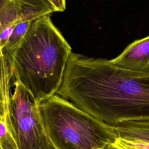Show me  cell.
<instances>
[{
    "label": "cell",
    "instance_id": "8",
    "mask_svg": "<svg viewBox=\"0 0 149 149\" xmlns=\"http://www.w3.org/2000/svg\"><path fill=\"white\" fill-rule=\"evenodd\" d=\"M19 13L17 0H0V33L6 27L16 24Z\"/></svg>",
    "mask_w": 149,
    "mask_h": 149
},
{
    "label": "cell",
    "instance_id": "5",
    "mask_svg": "<svg viewBox=\"0 0 149 149\" xmlns=\"http://www.w3.org/2000/svg\"><path fill=\"white\" fill-rule=\"evenodd\" d=\"M118 69L134 76H149V36L129 44L116 58L109 60Z\"/></svg>",
    "mask_w": 149,
    "mask_h": 149
},
{
    "label": "cell",
    "instance_id": "13",
    "mask_svg": "<svg viewBox=\"0 0 149 149\" xmlns=\"http://www.w3.org/2000/svg\"><path fill=\"white\" fill-rule=\"evenodd\" d=\"M55 8L56 12H62L65 9V0H48Z\"/></svg>",
    "mask_w": 149,
    "mask_h": 149
},
{
    "label": "cell",
    "instance_id": "9",
    "mask_svg": "<svg viewBox=\"0 0 149 149\" xmlns=\"http://www.w3.org/2000/svg\"><path fill=\"white\" fill-rule=\"evenodd\" d=\"M31 23V22H24L16 24L3 49L7 51H10L15 49L26 35Z\"/></svg>",
    "mask_w": 149,
    "mask_h": 149
},
{
    "label": "cell",
    "instance_id": "6",
    "mask_svg": "<svg viewBox=\"0 0 149 149\" xmlns=\"http://www.w3.org/2000/svg\"><path fill=\"white\" fill-rule=\"evenodd\" d=\"M13 76L9 55L6 51L3 49V55L0 57V121L8 125L11 133L9 107L11 97L10 84Z\"/></svg>",
    "mask_w": 149,
    "mask_h": 149
},
{
    "label": "cell",
    "instance_id": "3",
    "mask_svg": "<svg viewBox=\"0 0 149 149\" xmlns=\"http://www.w3.org/2000/svg\"><path fill=\"white\" fill-rule=\"evenodd\" d=\"M45 132L55 149H102L118 137L114 126L58 95L38 104Z\"/></svg>",
    "mask_w": 149,
    "mask_h": 149
},
{
    "label": "cell",
    "instance_id": "11",
    "mask_svg": "<svg viewBox=\"0 0 149 149\" xmlns=\"http://www.w3.org/2000/svg\"><path fill=\"white\" fill-rule=\"evenodd\" d=\"M0 149H18L8 125L0 121Z\"/></svg>",
    "mask_w": 149,
    "mask_h": 149
},
{
    "label": "cell",
    "instance_id": "4",
    "mask_svg": "<svg viewBox=\"0 0 149 149\" xmlns=\"http://www.w3.org/2000/svg\"><path fill=\"white\" fill-rule=\"evenodd\" d=\"M9 118L18 149H55L45 132L38 104L16 80L10 97Z\"/></svg>",
    "mask_w": 149,
    "mask_h": 149
},
{
    "label": "cell",
    "instance_id": "14",
    "mask_svg": "<svg viewBox=\"0 0 149 149\" xmlns=\"http://www.w3.org/2000/svg\"><path fill=\"white\" fill-rule=\"evenodd\" d=\"M102 149H112V148L111 147V145H110V144H109V145H108V146H105V147L104 148H103Z\"/></svg>",
    "mask_w": 149,
    "mask_h": 149
},
{
    "label": "cell",
    "instance_id": "12",
    "mask_svg": "<svg viewBox=\"0 0 149 149\" xmlns=\"http://www.w3.org/2000/svg\"><path fill=\"white\" fill-rule=\"evenodd\" d=\"M16 24L9 26L0 33V44L3 49L9 40Z\"/></svg>",
    "mask_w": 149,
    "mask_h": 149
},
{
    "label": "cell",
    "instance_id": "1",
    "mask_svg": "<svg viewBox=\"0 0 149 149\" xmlns=\"http://www.w3.org/2000/svg\"><path fill=\"white\" fill-rule=\"evenodd\" d=\"M56 93L112 126L149 121V76H132L108 59L72 52Z\"/></svg>",
    "mask_w": 149,
    "mask_h": 149
},
{
    "label": "cell",
    "instance_id": "7",
    "mask_svg": "<svg viewBox=\"0 0 149 149\" xmlns=\"http://www.w3.org/2000/svg\"><path fill=\"white\" fill-rule=\"evenodd\" d=\"M19 13L16 24L31 22L56 12L54 6L48 0H17Z\"/></svg>",
    "mask_w": 149,
    "mask_h": 149
},
{
    "label": "cell",
    "instance_id": "15",
    "mask_svg": "<svg viewBox=\"0 0 149 149\" xmlns=\"http://www.w3.org/2000/svg\"><path fill=\"white\" fill-rule=\"evenodd\" d=\"M3 55V49L1 47V45L0 44V57Z\"/></svg>",
    "mask_w": 149,
    "mask_h": 149
},
{
    "label": "cell",
    "instance_id": "2",
    "mask_svg": "<svg viewBox=\"0 0 149 149\" xmlns=\"http://www.w3.org/2000/svg\"><path fill=\"white\" fill-rule=\"evenodd\" d=\"M7 52L16 80L39 104L59 89L72 49L45 15L33 21L20 43Z\"/></svg>",
    "mask_w": 149,
    "mask_h": 149
},
{
    "label": "cell",
    "instance_id": "10",
    "mask_svg": "<svg viewBox=\"0 0 149 149\" xmlns=\"http://www.w3.org/2000/svg\"><path fill=\"white\" fill-rule=\"evenodd\" d=\"M112 149H149V143L117 137L110 144Z\"/></svg>",
    "mask_w": 149,
    "mask_h": 149
}]
</instances>
